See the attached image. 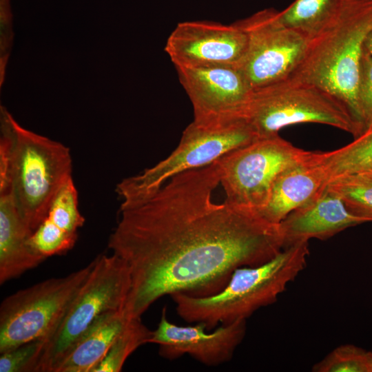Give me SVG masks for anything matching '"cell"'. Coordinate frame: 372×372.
Returning <instances> with one entry per match:
<instances>
[{"instance_id": "obj_7", "label": "cell", "mask_w": 372, "mask_h": 372, "mask_svg": "<svg viewBox=\"0 0 372 372\" xmlns=\"http://www.w3.org/2000/svg\"><path fill=\"white\" fill-rule=\"evenodd\" d=\"M256 138L246 118L214 126H201L192 121L169 156L141 174L125 178L116 186V192L122 201L143 198L174 176L208 165Z\"/></svg>"}, {"instance_id": "obj_21", "label": "cell", "mask_w": 372, "mask_h": 372, "mask_svg": "<svg viewBox=\"0 0 372 372\" xmlns=\"http://www.w3.org/2000/svg\"><path fill=\"white\" fill-rule=\"evenodd\" d=\"M152 331L141 318H130L114 340L104 358L92 372H119L127 358L139 347L149 343Z\"/></svg>"}, {"instance_id": "obj_29", "label": "cell", "mask_w": 372, "mask_h": 372, "mask_svg": "<svg viewBox=\"0 0 372 372\" xmlns=\"http://www.w3.org/2000/svg\"><path fill=\"white\" fill-rule=\"evenodd\" d=\"M362 174H364V175H366L367 176H369V177L372 178V171L369 172H366V173H362Z\"/></svg>"}, {"instance_id": "obj_16", "label": "cell", "mask_w": 372, "mask_h": 372, "mask_svg": "<svg viewBox=\"0 0 372 372\" xmlns=\"http://www.w3.org/2000/svg\"><path fill=\"white\" fill-rule=\"evenodd\" d=\"M84 222L72 177L57 193L45 218L30 236L28 245L45 258L63 254L74 246L77 231Z\"/></svg>"}, {"instance_id": "obj_25", "label": "cell", "mask_w": 372, "mask_h": 372, "mask_svg": "<svg viewBox=\"0 0 372 372\" xmlns=\"http://www.w3.org/2000/svg\"><path fill=\"white\" fill-rule=\"evenodd\" d=\"M358 104L362 132L372 127V56L363 50L359 83Z\"/></svg>"}, {"instance_id": "obj_6", "label": "cell", "mask_w": 372, "mask_h": 372, "mask_svg": "<svg viewBox=\"0 0 372 372\" xmlns=\"http://www.w3.org/2000/svg\"><path fill=\"white\" fill-rule=\"evenodd\" d=\"M131 287L124 260L101 254L54 330L45 340L34 372H56L70 350L101 314L123 309Z\"/></svg>"}, {"instance_id": "obj_22", "label": "cell", "mask_w": 372, "mask_h": 372, "mask_svg": "<svg viewBox=\"0 0 372 372\" xmlns=\"http://www.w3.org/2000/svg\"><path fill=\"white\" fill-rule=\"evenodd\" d=\"M328 186L351 212L372 222V178L362 174L344 175L331 179Z\"/></svg>"}, {"instance_id": "obj_12", "label": "cell", "mask_w": 372, "mask_h": 372, "mask_svg": "<svg viewBox=\"0 0 372 372\" xmlns=\"http://www.w3.org/2000/svg\"><path fill=\"white\" fill-rule=\"evenodd\" d=\"M247 48V37L236 23H179L165 46L175 68L238 67Z\"/></svg>"}, {"instance_id": "obj_28", "label": "cell", "mask_w": 372, "mask_h": 372, "mask_svg": "<svg viewBox=\"0 0 372 372\" xmlns=\"http://www.w3.org/2000/svg\"><path fill=\"white\" fill-rule=\"evenodd\" d=\"M369 365H370V372H372V351H368Z\"/></svg>"}, {"instance_id": "obj_5", "label": "cell", "mask_w": 372, "mask_h": 372, "mask_svg": "<svg viewBox=\"0 0 372 372\" xmlns=\"http://www.w3.org/2000/svg\"><path fill=\"white\" fill-rule=\"evenodd\" d=\"M244 117L258 138L276 135L285 127L304 123L333 126L354 138L362 133L340 101L319 87L289 77L254 89Z\"/></svg>"}, {"instance_id": "obj_19", "label": "cell", "mask_w": 372, "mask_h": 372, "mask_svg": "<svg viewBox=\"0 0 372 372\" xmlns=\"http://www.w3.org/2000/svg\"><path fill=\"white\" fill-rule=\"evenodd\" d=\"M330 180L334 178L372 171V127L338 149L320 152Z\"/></svg>"}, {"instance_id": "obj_8", "label": "cell", "mask_w": 372, "mask_h": 372, "mask_svg": "<svg viewBox=\"0 0 372 372\" xmlns=\"http://www.w3.org/2000/svg\"><path fill=\"white\" fill-rule=\"evenodd\" d=\"M94 260L77 271L19 290L0 307V353L46 339L58 325L87 278Z\"/></svg>"}, {"instance_id": "obj_2", "label": "cell", "mask_w": 372, "mask_h": 372, "mask_svg": "<svg viewBox=\"0 0 372 372\" xmlns=\"http://www.w3.org/2000/svg\"><path fill=\"white\" fill-rule=\"evenodd\" d=\"M72 178L70 149L21 127L1 107L0 188H8L33 232Z\"/></svg>"}, {"instance_id": "obj_17", "label": "cell", "mask_w": 372, "mask_h": 372, "mask_svg": "<svg viewBox=\"0 0 372 372\" xmlns=\"http://www.w3.org/2000/svg\"><path fill=\"white\" fill-rule=\"evenodd\" d=\"M32 231L21 217L11 192L0 189V284L17 278L45 259L28 245Z\"/></svg>"}, {"instance_id": "obj_11", "label": "cell", "mask_w": 372, "mask_h": 372, "mask_svg": "<svg viewBox=\"0 0 372 372\" xmlns=\"http://www.w3.org/2000/svg\"><path fill=\"white\" fill-rule=\"evenodd\" d=\"M179 82L193 107L194 121L201 126L232 123L244 117L253 89L234 66L176 68Z\"/></svg>"}, {"instance_id": "obj_18", "label": "cell", "mask_w": 372, "mask_h": 372, "mask_svg": "<svg viewBox=\"0 0 372 372\" xmlns=\"http://www.w3.org/2000/svg\"><path fill=\"white\" fill-rule=\"evenodd\" d=\"M130 318L123 309L101 314L76 342L56 372H92Z\"/></svg>"}, {"instance_id": "obj_3", "label": "cell", "mask_w": 372, "mask_h": 372, "mask_svg": "<svg viewBox=\"0 0 372 372\" xmlns=\"http://www.w3.org/2000/svg\"><path fill=\"white\" fill-rule=\"evenodd\" d=\"M372 29V0H343L333 18L307 39L289 78L319 87L340 101L359 125L358 87L365 39Z\"/></svg>"}, {"instance_id": "obj_14", "label": "cell", "mask_w": 372, "mask_h": 372, "mask_svg": "<svg viewBox=\"0 0 372 372\" xmlns=\"http://www.w3.org/2000/svg\"><path fill=\"white\" fill-rule=\"evenodd\" d=\"M329 184V183H328ZM369 223L351 212L328 185L280 223L285 247L313 238L327 240L344 229Z\"/></svg>"}, {"instance_id": "obj_20", "label": "cell", "mask_w": 372, "mask_h": 372, "mask_svg": "<svg viewBox=\"0 0 372 372\" xmlns=\"http://www.w3.org/2000/svg\"><path fill=\"white\" fill-rule=\"evenodd\" d=\"M342 1L294 0L279 12V18L285 25L308 39L333 18Z\"/></svg>"}, {"instance_id": "obj_24", "label": "cell", "mask_w": 372, "mask_h": 372, "mask_svg": "<svg viewBox=\"0 0 372 372\" xmlns=\"http://www.w3.org/2000/svg\"><path fill=\"white\" fill-rule=\"evenodd\" d=\"M45 339H39L1 353L0 372H34Z\"/></svg>"}, {"instance_id": "obj_1", "label": "cell", "mask_w": 372, "mask_h": 372, "mask_svg": "<svg viewBox=\"0 0 372 372\" xmlns=\"http://www.w3.org/2000/svg\"><path fill=\"white\" fill-rule=\"evenodd\" d=\"M219 184L216 160L174 176L147 196L122 201L108 247L130 269L127 317L141 318L167 295L218 293L236 269L262 265L285 247L280 224L225 200L214 202Z\"/></svg>"}, {"instance_id": "obj_4", "label": "cell", "mask_w": 372, "mask_h": 372, "mask_svg": "<svg viewBox=\"0 0 372 372\" xmlns=\"http://www.w3.org/2000/svg\"><path fill=\"white\" fill-rule=\"evenodd\" d=\"M309 254V242L291 245L262 265L236 269L218 293L205 297L183 293L170 296L178 316L189 323H203L209 331L218 324L247 320L277 300L306 267Z\"/></svg>"}, {"instance_id": "obj_23", "label": "cell", "mask_w": 372, "mask_h": 372, "mask_svg": "<svg viewBox=\"0 0 372 372\" xmlns=\"http://www.w3.org/2000/svg\"><path fill=\"white\" fill-rule=\"evenodd\" d=\"M313 372H370L368 351L353 344L335 348L312 367Z\"/></svg>"}, {"instance_id": "obj_15", "label": "cell", "mask_w": 372, "mask_h": 372, "mask_svg": "<svg viewBox=\"0 0 372 372\" xmlns=\"http://www.w3.org/2000/svg\"><path fill=\"white\" fill-rule=\"evenodd\" d=\"M329 181L320 152L309 151L278 176L259 213L267 220L280 224L291 211L318 195Z\"/></svg>"}, {"instance_id": "obj_9", "label": "cell", "mask_w": 372, "mask_h": 372, "mask_svg": "<svg viewBox=\"0 0 372 372\" xmlns=\"http://www.w3.org/2000/svg\"><path fill=\"white\" fill-rule=\"evenodd\" d=\"M309 152L276 134L228 152L217 160L225 200L260 212L278 176Z\"/></svg>"}, {"instance_id": "obj_27", "label": "cell", "mask_w": 372, "mask_h": 372, "mask_svg": "<svg viewBox=\"0 0 372 372\" xmlns=\"http://www.w3.org/2000/svg\"><path fill=\"white\" fill-rule=\"evenodd\" d=\"M364 47L372 56V29L369 31L365 39Z\"/></svg>"}, {"instance_id": "obj_13", "label": "cell", "mask_w": 372, "mask_h": 372, "mask_svg": "<svg viewBox=\"0 0 372 372\" xmlns=\"http://www.w3.org/2000/svg\"><path fill=\"white\" fill-rule=\"evenodd\" d=\"M246 321L238 320L209 331L201 322L185 327L171 322L163 307L149 343L158 344L159 355L169 360L187 354L206 366H218L232 358L245 338Z\"/></svg>"}, {"instance_id": "obj_26", "label": "cell", "mask_w": 372, "mask_h": 372, "mask_svg": "<svg viewBox=\"0 0 372 372\" xmlns=\"http://www.w3.org/2000/svg\"><path fill=\"white\" fill-rule=\"evenodd\" d=\"M0 85L1 86L4 79L6 66L13 40L12 12L10 0H0Z\"/></svg>"}, {"instance_id": "obj_10", "label": "cell", "mask_w": 372, "mask_h": 372, "mask_svg": "<svg viewBox=\"0 0 372 372\" xmlns=\"http://www.w3.org/2000/svg\"><path fill=\"white\" fill-rule=\"evenodd\" d=\"M235 23L247 37V50L237 68L253 90L291 76L307 39L285 25L279 11L266 8Z\"/></svg>"}]
</instances>
